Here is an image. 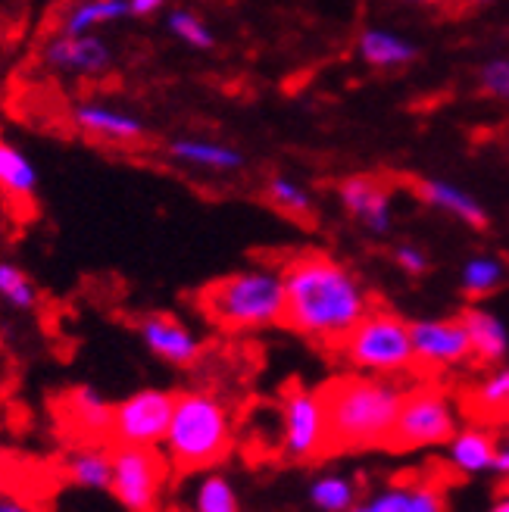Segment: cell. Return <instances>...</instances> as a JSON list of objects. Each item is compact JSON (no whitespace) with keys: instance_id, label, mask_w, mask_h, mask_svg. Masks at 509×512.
<instances>
[{"instance_id":"obj_1","label":"cell","mask_w":509,"mask_h":512,"mask_svg":"<svg viewBox=\"0 0 509 512\" xmlns=\"http://www.w3.org/2000/svg\"><path fill=\"white\" fill-rule=\"evenodd\" d=\"M282 275L285 325L310 341L338 347L372 310L363 281L328 253H300L285 263Z\"/></svg>"},{"instance_id":"obj_2","label":"cell","mask_w":509,"mask_h":512,"mask_svg":"<svg viewBox=\"0 0 509 512\" xmlns=\"http://www.w3.org/2000/svg\"><path fill=\"white\" fill-rule=\"evenodd\" d=\"M328 416V453L391 447L406 391L385 375H344L319 391Z\"/></svg>"},{"instance_id":"obj_3","label":"cell","mask_w":509,"mask_h":512,"mask_svg":"<svg viewBox=\"0 0 509 512\" xmlns=\"http://www.w3.org/2000/svg\"><path fill=\"white\" fill-rule=\"evenodd\" d=\"M200 313L225 331H260L285 322L288 291L278 269H241L222 275L197 294Z\"/></svg>"},{"instance_id":"obj_4","label":"cell","mask_w":509,"mask_h":512,"mask_svg":"<svg viewBox=\"0 0 509 512\" xmlns=\"http://www.w3.org/2000/svg\"><path fill=\"white\" fill-rule=\"evenodd\" d=\"M235 441L232 413L210 391L175 394L172 422L166 431V459L178 472H207L228 456Z\"/></svg>"},{"instance_id":"obj_5","label":"cell","mask_w":509,"mask_h":512,"mask_svg":"<svg viewBox=\"0 0 509 512\" xmlns=\"http://www.w3.org/2000/svg\"><path fill=\"white\" fill-rule=\"evenodd\" d=\"M338 350L363 375L397 378L416 366L410 322L388 310H369V316L338 344Z\"/></svg>"},{"instance_id":"obj_6","label":"cell","mask_w":509,"mask_h":512,"mask_svg":"<svg viewBox=\"0 0 509 512\" xmlns=\"http://www.w3.org/2000/svg\"><path fill=\"white\" fill-rule=\"evenodd\" d=\"M456 434V409L453 400L438 391L435 384H419L406 391L400 416L394 425L391 450H425L447 447Z\"/></svg>"},{"instance_id":"obj_7","label":"cell","mask_w":509,"mask_h":512,"mask_svg":"<svg viewBox=\"0 0 509 512\" xmlns=\"http://www.w3.org/2000/svg\"><path fill=\"white\" fill-rule=\"evenodd\" d=\"M169 459L157 447H113L110 494L129 512H157Z\"/></svg>"},{"instance_id":"obj_8","label":"cell","mask_w":509,"mask_h":512,"mask_svg":"<svg viewBox=\"0 0 509 512\" xmlns=\"http://www.w3.org/2000/svg\"><path fill=\"white\" fill-rule=\"evenodd\" d=\"M172 409L175 394L160 388H144L113 403V447H163Z\"/></svg>"},{"instance_id":"obj_9","label":"cell","mask_w":509,"mask_h":512,"mask_svg":"<svg viewBox=\"0 0 509 512\" xmlns=\"http://www.w3.org/2000/svg\"><path fill=\"white\" fill-rule=\"evenodd\" d=\"M282 447L300 463L328 456V416L319 391H288L282 403Z\"/></svg>"},{"instance_id":"obj_10","label":"cell","mask_w":509,"mask_h":512,"mask_svg":"<svg viewBox=\"0 0 509 512\" xmlns=\"http://www.w3.org/2000/svg\"><path fill=\"white\" fill-rule=\"evenodd\" d=\"M416 363L425 369H456L472 356V341L463 319H419L410 322Z\"/></svg>"},{"instance_id":"obj_11","label":"cell","mask_w":509,"mask_h":512,"mask_svg":"<svg viewBox=\"0 0 509 512\" xmlns=\"http://www.w3.org/2000/svg\"><path fill=\"white\" fill-rule=\"evenodd\" d=\"M138 338L144 341V347L157 356V360L175 366V369H188L200 360L203 353V341L194 335V331L178 322L169 313H147L138 319Z\"/></svg>"},{"instance_id":"obj_12","label":"cell","mask_w":509,"mask_h":512,"mask_svg":"<svg viewBox=\"0 0 509 512\" xmlns=\"http://www.w3.org/2000/svg\"><path fill=\"white\" fill-rule=\"evenodd\" d=\"M338 197L344 203V210L360 219L369 232L375 235H385L391 228V191L385 185V178L378 175H350L344 178V182L338 185Z\"/></svg>"},{"instance_id":"obj_13","label":"cell","mask_w":509,"mask_h":512,"mask_svg":"<svg viewBox=\"0 0 509 512\" xmlns=\"http://www.w3.org/2000/svg\"><path fill=\"white\" fill-rule=\"evenodd\" d=\"M44 63L57 72L104 75L113 63L110 47L97 35H57L44 47Z\"/></svg>"},{"instance_id":"obj_14","label":"cell","mask_w":509,"mask_h":512,"mask_svg":"<svg viewBox=\"0 0 509 512\" xmlns=\"http://www.w3.org/2000/svg\"><path fill=\"white\" fill-rule=\"evenodd\" d=\"M0 194L7 197L10 207H16V216L25 219L35 213L38 197V169L25 157V150L0 135Z\"/></svg>"},{"instance_id":"obj_15","label":"cell","mask_w":509,"mask_h":512,"mask_svg":"<svg viewBox=\"0 0 509 512\" xmlns=\"http://www.w3.org/2000/svg\"><path fill=\"white\" fill-rule=\"evenodd\" d=\"M72 122L79 132L110 144H138L147 135V125L138 116L104 104H79L72 110Z\"/></svg>"},{"instance_id":"obj_16","label":"cell","mask_w":509,"mask_h":512,"mask_svg":"<svg viewBox=\"0 0 509 512\" xmlns=\"http://www.w3.org/2000/svg\"><path fill=\"white\" fill-rule=\"evenodd\" d=\"M350 512H447V506L444 494L431 481H406L356 503Z\"/></svg>"},{"instance_id":"obj_17","label":"cell","mask_w":509,"mask_h":512,"mask_svg":"<svg viewBox=\"0 0 509 512\" xmlns=\"http://www.w3.org/2000/svg\"><path fill=\"white\" fill-rule=\"evenodd\" d=\"M497 453L500 447L494 441V434L481 425H472V428H460L450 438L447 463L460 475H485V472H494Z\"/></svg>"},{"instance_id":"obj_18","label":"cell","mask_w":509,"mask_h":512,"mask_svg":"<svg viewBox=\"0 0 509 512\" xmlns=\"http://www.w3.org/2000/svg\"><path fill=\"white\" fill-rule=\"evenodd\" d=\"M416 194L428 203V207H435L441 213H450L453 219H460L466 222L469 228H488V210L481 207V203L463 191V188H456L450 182H441V178H419L416 182Z\"/></svg>"},{"instance_id":"obj_19","label":"cell","mask_w":509,"mask_h":512,"mask_svg":"<svg viewBox=\"0 0 509 512\" xmlns=\"http://www.w3.org/2000/svg\"><path fill=\"white\" fill-rule=\"evenodd\" d=\"M463 325L469 331L472 341V356L481 363H503L509 353V331L500 322V316H494L485 306H469L463 310Z\"/></svg>"},{"instance_id":"obj_20","label":"cell","mask_w":509,"mask_h":512,"mask_svg":"<svg viewBox=\"0 0 509 512\" xmlns=\"http://www.w3.org/2000/svg\"><path fill=\"white\" fill-rule=\"evenodd\" d=\"M63 469L72 484L85 491H110L113 484V450L104 444H82L63 456Z\"/></svg>"},{"instance_id":"obj_21","label":"cell","mask_w":509,"mask_h":512,"mask_svg":"<svg viewBox=\"0 0 509 512\" xmlns=\"http://www.w3.org/2000/svg\"><path fill=\"white\" fill-rule=\"evenodd\" d=\"M66 416L85 438H110L113 428V403L100 397L91 384H79L66 394Z\"/></svg>"},{"instance_id":"obj_22","label":"cell","mask_w":509,"mask_h":512,"mask_svg":"<svg viewBox=\"0 0 509 512\" xmlns=\"http://www.w3.org/2000/svg\"><path fill=\"white\" fill-rule=\"evenodd\" d=\"M166 153L178 163H188L197 169H213V172H235L244 166V157L235 147L203 141V138H175V141H169Z\"/></svg>"},{"instance_id":"obj_23","label":"cell","mask_w":509,"mask_h":512,"mask_svg":"<svg viewBox=\"0 0 509 512\" xmlns=\"http://www.w3.org/2000/svg\"><path fill=\"white\" fill-rule=\"evenodd\" d=\"M360 57L375 69H397V66L413 63L419 57V50L413 41H406L394 32L366 29L360 35Z\"/></svg>"},{"instance_id":"obj_24","label":"cell","mask_w":509,"mask_h":512,"mask_svg":"<svg viewBox=\"0 0 509 512\" xmlns=\"http://www.w3.org/2000/svg\"><path fill=\"white\" fill-rule=\"evenodd\" d=\"M132 13L129 0H79L60 22L63 35H88L94 25H107Z\"/></svg>"},{"instance_id":"obj_25","label":"cell","mask_w":509,"mask_h":512,"mask_svg":"<svg viewBox=\"0 0 509 512\" xmlns=\"http://www.w3.org/2000/svg\"><path fill=\"white\" fill-rule=\"evenodd\" d=\"M356 494H360L356 481L341 472L319 475L310 484V503L322 512H350L356 506Z\"/></svg>"},{"instance_id":"obj_26","label":"cell","mask_w":509,"mask_h":512,"mask_svg":"<svg viewBox=\"0 0 509 512\" xmlns=\"http://www.w3.org/2000/svg\"><path fill=\"white\" fill-rule=\"evenodd\" d=\"M0 303L16 313H32L38 306V288L22 266L0 260Z\"/></svg>"},{"instance_id":"obj_27","label":"cell","mask_w":509,"mask_h":512,"mask_svg":"<svg viewBox=\"0 0 509 512\" xmlns=\"http://www.w3.org/2000/svg\"><path fill=\"white\" fill-rule=\"evenodd\" d=\"M194 512H241L235 484L219 472H207L194 488Z\"/></svg>"},{"instance_id":"obj_28","label":"cell","mask_w":509,"mask_h":512,"mask_svg":"<svg viewBox=\"0 0 509 512\" xmlns=\"http://www.w3.org/2000/svg\"><path fill=\"white\" fill-rule=\"evenodd\" d=\"M506 278V269L503 263L497 260V256H472V260L463 266V291L469 297H488L494 294Z\"/></svg>"},{"instance_id":"obj_29","label":"cell","mask_w":509,"mask_h":512,"mask_svg":"<svg viewBox=\"0 0 509 512\" xmlns=\"http://www.w3.org/2000/svg\"><path fill=\"white\" fill-rule=\"evenodd\" d=\"M266 197L275 210H282L285 216L291 219H313V200L310 194L303 191L297 182H291V178L285 175H275L272 182L266 185Z\"/></svg>"},{"instance_id":"obj_30","label":"cell","mask_w":509,"mask_h":512,"mask_svg":"<svg viewBox=\"0 0 509 512\" xmlns=\"http://www.w3.org/2000/svg\"><path fill=\"white\" fill-rule=\"evenodd\" d=\"M475 409L478 413H488V416H500L509 413V369H497L491 372L485 381L475 388Z\"/></svg>"},{"instance_id":"obj_31","label":"cell","mask_w":509,"mask_h":512,"mask_svg":"<svg viewBox=\"0 0 509 512\" xmlns=\"http://www.w3.org/2000/svg\"><path fill=\"white\" fill-rule=\"evenodd\" d=\"M166 25H169V32L175 38H182L185 44H191L197 50H210L213 47V32L207 29V25H203V19H197L188 10H172Z\"/></svg>"},{"instance_id":"obj_32","label":"cell","mask_w":509,"mask_h":512,"mask_svg":"<svg viewBox=\"0 0 509 512\" xmlns=\"http://www.w3.org/2000/svg\"><path fill=\"white\" fill-rule=\"evenodd\" d=\"M478 85L494 100H509V60H488L478 72Z\"/></svg>"},{"instance_id":"obj_33","label":"cell","mask_w":509,"mask_h":512,"mask_svg":"<svg viewBox=\"0 0 509 512\" xmlns=\"http://www.w3.org/2000/svg\"><path fill=\"white\" fill-rule=\"evenodd\" d=\"M394 263H397L406 275H413V278H419V275H425V272L431 269L428 253H425L422 247H416V244H397V247H394Z\"/></svg>"},{"instance_id":"obj_34","label":"cell","mask_w":509,"mask_h":512,"mask_svg":"<svg viewBox=\"0 0 509 512\" xmlns=\"http://www.w3.org/2000/svg\"><path fill=\"white\" fill-rule=\"evenodd\" d=\"M132 4V16H150V13H157L166 0H129Z\"/></svg>"},{"instance_id":"obj_35","label":"cell","mask_w":509,"mask_h":512,"mask_svg":"<svg viewBox=\"0 0 509 512\" xmlns=\"http://www.w3.org/2000/svg\"><path fill=\"white\" fill-rule=\"evenodd\" d=\"M0 512H35V509H29V506H25V503H19V500L0 497Z\"/></svg>"},{"instance_id":"obj_36","label":"cell","mask_w":509,"mask_h":512,"mask_svg":"<svg viewBox=\"0 0 509 512\" xmlns=\"http://www.w3.org/2000/svg\"><path fill=\"white\" fill-rule=\"evenodd\" d=\"M488 512H509V491L506 494H500L494 503H491V509Z\"/></svg>"},{"instance_id":"obj_37","label":"cell","mask_w":509,"mask_h":512,"mask_svg":"<svg viewBox=\"0 0 509 512\" xmlns=\"http://www.w3.org/2000/svg\"><path fill=\"white\" fill-rule=\"evenodd\" d=\"M406 4H416V7H438V4H447V0H406Z\"/></svg>"},{"instance_id":"obj_38","label":"cell","mask_w":509,"mask_h":512,"mask_svg":"<svg viewBox=\"0 0 509 512\" xmlns=\"http://www.w3.org/2000/svg\"><path fill=\"white\" fill-rule=\"evenodd\" d=\"M466 7H485V4H491V0H463Z\"/></svg>"},{"instance_id":"obj_39","label":"cell","mask_w":509,"mask_h":512,"mask_svg":"<svg viewBox=\"0 0 509 512\" xmlns=\"http://www.w3.org/2000/svg\"><path fill=\"white\" fill-rule=\"evenodd\" d=\"M503 447H506V450H509V431H506V444H503Z\"/></svg>"},{"instance_id":"obj_40","label":"cell","mask_w":509,"mask_h":512,"mask_svg":"<svg viewBox=\"0 0 509 512\" xmlns=\"http://www.w3.org/2000/svg\"><path fill=\"white\" fill-rule=\"evenodd\" d=\"M0 97H4V94H0Z\"/></svg>"}]
</instances>
